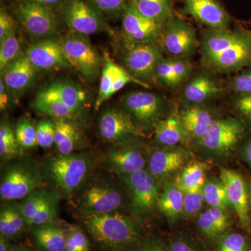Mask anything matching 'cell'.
Returning a JSON list of instances; mask_svg holds the SVG:
<instances>
[{
	"label": "cell",
	"mask_w": 251,
	"mask_h": 251,
	"mask_svg": "<svg viewBox=\"0 0 251 251\" xmlns=\"http://www.w3.org/2000/svg\"><path fill=\"white\" fill-rule=\"evenodd\" d=\"M232 85V89L239 93H251V69L236 77Z\"/></svg>",
	"instance_id": "cell-49"
},
{
	"label": "cell",
	"mask_w": 251,
	"mask_h": 251,
	"mask_svg": "<svg viewBox=\"0 0 251 251\" xmlns=\"http://www.w3.org/2000/svg\"><path fill=\"white\" fill-rule=\"evenodd\" d=\"M34 108L38 112L55 120H72L76 112L64 105L52 94L42 90L36 96Z\"/></svg>",
	"instance_id": "cell-30"
},
{
	"label": "cell",
	"mask_w": 251,
	"mask_h": 251,
	"mask_svg": "<svg viewBox=\"0 0 251 251\" xmlns=\"http://www.w3.org/2000/svg\"><path fill=\"white\" fill-rule=\"evenodd\" d=\"M187 155L179 148L154 151L149 158V172L155 178H161L174 173L184 167Z\"/></svg>",
	"instance_id": "cell-22"
},
{
	"label": "cell",
	"mask_w": 251,
	"mask_h": 251,
	"mask_svg": "<svg viewBox=\"0 0 251 251\" xmlns=\"http://www.w3.org/2000/svg\"><path fill=\"white\" fill-rule=\"evenodd\" d=\"M140 128L129 114L116 109L106 110L99 121L100 135L108 143L124 144L135 137L143 136Z\"/></svg>",
	"instance_id": "cell-12"
},
{
	"label": "cell",
	"mask_w": 251,
	"mask_h": 251,
	"mask_svg": "<svg viewBox=\"0 0 251 251\" xmlns=\"http://www.w3.org/2000/svg\"><path fill=\"white\" fill-rule=\"evenodd\" d=\"M44 90L58 98L76 113L82 110L87 100L85 91L78 85L67 81L53 82Z\"/></svg>",
	"instance_id": "cell-27"
},
{
	"label": "cell",
	"mask_w": 251,
	"mask_h": 251,
	"mask_svg": "<svg viewBox=\"0 0 251 251\" xmlns=\"http://www.w3.org/2000/svg\"><path fill=\"white\" fill-rule=\"evenodd\" d=\"M129 83L138 84L145 88L150 87L148 84L138 80L128 71L114 62L110 57H105L100 76L98 97L94 105L95 110L98 111L102 104Z\"/></svg>",
	"instance_id": "cell-15"
},
{
	"label": "cell",
	"mask_w": 251,
	"mask_h": 251,
	"mask_svg": "<svg viewBox=\"0 0 251 251\" xmlns=\"http://www.w3.org/2000/svg\"><path fill=\"white\" fill-rule=\"evenodd\" d=\"M247 35L229 30L214 31L209 29L203 34L201 42L202 60L229 49L242 41Z\"/></svg>",
	"instance_id": "cell-23"
},
{
	"label": "cell",
	"mask_w": 251,
	"mask_h": 251,
	"mask_svg": "<svg viewBox=\"0 0 251 251\" xmlns=\"http://www.w3.org/2000/svg\"><path fill=\"white\" fill-rule=\"evenodd\" d=\"M92 168L91 157L86 153H58L46 160L43 173L55 189L70 196L85 182Z\"/></svg>",
	"instance_id": "cell-2"
},
{
	"label": "cell",
	"mask_w": 251,
	"mask_h": 251,
	"mask_svg": "<svg viewBox=\"0 0 251 251\" xmlns=\"http://www.w3.org/2000/svg\"><path fill=\"white\" fill-rule=\"evenodd\" d=\"M16 15L23 27L31 36L45 38L55 34V18L49 6L24 0L18 5Z\"/></svg>",
	"instance_id": "cell-10"
},
{
	"label": "cell",
	"mask_w": 251,
	"mask_h": 251,
	"mask_svg": "<svg viewBox=\"0 0 251 251\" xmlns=\"http://www.w3.org/2000/svg\"><path fill=\"white\" fill-rule=\"evenodd\" d=\"M21 148L11 126L8 122H1L0 126V156L1 159L9 161L21 156Z\"/></svg>",
	"instance_id": "cell-36"
},
{
	"label": "cell",
	"mask_w": 251,
	"mask_h": 251,
	"mask_svg": "<svg viewBox=\"0 0 251 251\" xmlns=\"http://www.w3.org/2000/svg\"><path fill=\"white\" fill-rule=\"evenodd\" d=\"M169 251H196L187 243L183 241H176L172 244Z\"/></svg>",
	"instance_id": "cell-53"
},
{
	"label": "cell",
	"mask_w": 251,
	"mask_h": 251,
	"mask_svg": "<svg viewBox=\"0 0 251 251\" xmlns=\"http://www.w3.org/2000/svg\"><path fill=\"white\" fill-rule=\"evenodd\" d=\"M206 163L194 162L184 167L178 175L175 184L186 192H194L202 189L205 184Z\"/></svg>",
	"instance_id": "cell-35"
},
{
	"label": "cell",
	"mask_w": 251,
	"mask_h": 251,
	"mask_svg": "<svg viewBox=\"0 0 251 251\" xmlns=\"http://www.w3.org/2000/svg\"><path fill=\"white\" fill-rule=\"evenodd\" d=\"M184 191L175 183H168L158 197L157 206L171 221L176 220L184 210Z\"/></svg>",
	"instance_id": "cell-31"
},
{
	"label": "cell",
	"mask_w": 251,
	"mask_h": 251,
	"mask_svg": "<svg viewBox=\"0 0 251 251\" xmlns=\"http://www.w3.org/2000/svg\"><path fill=\"white\" fill-rule=\"evenodd\" d=\"M138 251H163L161 247L153 242H149L144 244Z\"/></svg>",
	"instance_id": "cell-54"
},
{
	"label": "cell",
	"mask_w": 251,
	"mask_h": 251,
	"mask_svg": "<svg viewBox=\"0 0 251 251\" xmlns=\"http://www.w3.org/2000/svg\"><path fill=\"white\" fill-rule=\"evenodd\" d=\"M9 238L0 234V251H9L10 247Z\"/></svg>",
	"instance_id": "cell-55"
},
{
	"label": "cell",
	"mask_w": 251,
	"mask_h": 251,
	"mask_svg": "<svg viewBox=\"0 0 251 251\" xmlns=\"http://www.w3.org/2000/svg\"><path fill=\"white\" fill-rule=\"evenodd\" d=\"M62 14L69 29L81 35H92L106 28L97 10L82 0H69L63 6Z\"/></svg>",
	"instance_id": "cell-9"
},
{
	"label": "cell",
	"mask_w": 251,
	"mask_h": 251,
	"mask_svg": "<svg viewBox=\"0 0 251 251\" xmlns=\"http://www.w3.org/2000/svg\"><path fill=\"white\" fill-rule=\"evenodd\" d=\"M172 61L175 80L176 85H178L189 76L192 70V65L184 57H175L172 58Z\"/></svg>",
	"instance_id": "cell-48"
},
{
	"label": "cell",
	"mask_w": 251,
	"mask_h": 251,
	"mask_svg": "<svg viewBox=\"0 0 251 251\" xmlns=\"http://www.w3.org/2000/svg\"><path fill=\"white\" fill-rule=\"evenodd\" d=\"M55 126L54 145L60 154L75 153L82 148V133L72 120H54Z\"/></svg>",
	"instance_id": "cell-24"
},
{
	"label": "cell",
	"mask_w": 251,
	"mask_h": 251,
	"mask_svg": "<svg viewBox=\"0 0 251 251\" xmlns=\"http://www.w3.org/2000/svg\"><path fill=\"white\" fill-rule=\"evenodd\" d=\"M161 38L165 50L175 57H186L197 49L196 29L191 23L175 14L167 20Z\"/></svg>",
	"instance_id": "cell-5"
},
{
	"label": "cell",
	"mask_w": 251,
	"mask_h": 251,
	"mask_svg": "<svg viewBox=\"0 0 251 251\" xmlns=\"http://www.w3.org/2000/svg\"><path fill=\"white\" fill-rule=\"evenodd\" d=\"M156 77L167 87H175L177 86L175 80L172 58L167 59L163 57L160 59L157 64Z\"/></svg>",
	"instance_id": "cell-44"
},
{
	"label": "cell",
	"mask_w": 251,
	"mask_h": 251,
	"mask_svg": "<svg viewBox=\"0 0 251 251\" xmlns=\"http://www.w3.org/2000/svg\"><path fill=\"white\" fill-rule=\"evenodd\" d=\"M49 193L50 191L46 190L36 189L24 198V201L21 203V206L27 226L31 227L34 218L41 206L45 202Z\"/></svg>",
	"instance_id": "cell-40"
},
{
	"label": "cell",
	"mask_w": 251,
	"mask_h": 251,
	"mask_svg": "<svg viewBox=\"0 0 251 251\" xmlns=\"http://www.w3.org/2000/svg\"><path fill=\"white\" fill-rule=\"evenodd\" d=\"M58 195L50 191L49 196L38 211L31 227L53 224L58 215Z\"/></svg>",
	"instance_id": "cell-38"
},
{
	"label": "cell",
	"mask_w": 251,
	"mask_h": 251,
	"mask_svg": "<svg viewBox=\"0 0 251 251\" xmlns=\"http://www.w3.org/2000/svg\"><path fill=\"white\" fill-rule=\"evenodd\" d=\"M222 91L214 80L205 76H198L190 81L184 89V97L195 104L204 103Z\"/></svg>",
	"instance_id": "cell-33"
},
{
	"label": "cell",
	"mask_w": 251,
	"mask_h": 251,
	"mask_svg": "<svg viewBox=\"0 0 251 251\" xmlns=\"http://www.w3.org/2000/svg\"><path fill=\"white\" fill-rule=\"evenodd\" d=\"M198 224L203 233L209 237H216L229 227V219L226 210L211 206L201 214Z\"/></svg>",
	"instance_id": "cell-34"
},
{
	"label": "cell",
	"mask_w": 251,
	"mask_h": 251,
	"mask_svg": "<svg viewBox=\"0 0 251 251\" xmlns=\"http://www.w3.org/2000/svg\"><path fill=\"white\" fill-rule=\"evenodd\" d=\"M205 67L219 72H231L251 64V37L246 36L237 44L202 60Z\"/></svg>",
	"instance_id": "cell-18"
},
{
	"label": "cell",
	"mask_w": 251,
	"mask_h": 251,
	"mask_svg": "<svg viewBox=\"0 0 251 251\" xmlns=\"http://www.w3.org/2000/svg\"><path fill=\"white\" fill-rule=\"evenodd\" d=\"M124 62L128 72L145 83L156 77L157 64L163 57L154 44H135L126 41Z\"/></svg>",
	"instance_id": "cell-7"
},
{
	"label": "cell",
	"mask_w": 251,
	"mask_h": 251,
	"mask_svg": "<svg viewBox=\"0 0 251 251\" xmlns=\"http://www.w3.org/2000/svg\"><path fill=\"white\" fill-rule=\"evenodd\" d=\"M181 123L187 136L201 140L212 125V114L201 106L190 107L181 112Z\"/></svg>",
	"instance_id": "cell-25"
},
{
	"label": "cell",
	"mask_w": 251,
	"mask_h": 251,
	"mask_svg": "<svg viewBox=\"0 0 251 251\" xmlns=\"http://www.w3.org/2000/svg\"><path fill=\"white\" fill-rule=\"evenodd\" d=\"M84 224L95 242L109 251L127 250L141 237L138 222L118 212L85 215Z\"/></svg>",
	"instance_id": "cell-1"
},
{
	"label": "cell",
	"mask_w": 251,
	"mask_h": 251,
	"mask_svg": "<svg viewBox=\"0 0 251 251\" xmlns=\"http://www.w3.org/2000/svg\"><path fill=\"white\" fill-rule=\"evenodd\" d=\"M26 56L38 71L59 70L70 67L62 44L51 39H42L29 46Z\"/></svg>",
	"instance_id": "cell-17"
},
{
	"label": "cell",
	"mask_w": 251,
	"mask_h": 251,
	"mask_svg": "<svg viewBox=\"0 0 251 251\" xmlns=\"http://www.w3.org/2000/svg\"><path fill=\"white\" fill-rule=\"evenodd\" d=\"M9 251H25L23 250L22 248L18 247H11Z\"/></svg>",
	"instance_id": "cell-58"
},
{
	"label": "cell",
	"mask_w": 251,
	"mask_h": 251,
	"mask_svg": "<svg viewBox=\"0 0 251 251\" xmlns=\"http://www.w3.org/2000/svg\"><path fill=\"white\" fill-rule=\"evenodd\" d=\"M204 197L202 189L194 192L184 193L183 214L187 216L195 215L202 209Z\"/></svg>",
	"instance_id": "cell-45"
},
{
	"label": "cell",
	"mask_w": 251,
	"mask_h": 251,
	"mask_svg": "<svg viewBox=\"0 0 251 251\" xmlns=\"http://www.w3.org/2000/svg\"><path fill=\"white\" fill-rule=\"evenodd\" d=\"M154 128L156 141L167 146H175L182 143L187 137L181 119L177 115H170L166 119L159 120Z\"/></svg>",
	"instance_id": "cell-29"
},
{
	"label": "cell",
	"mask_w": 251,
	"mask_h": 251,
	"mask_svg": "<svg viewBox=\"0 0 251 251\" xmlns=\"http://www.w3.org/2000/svg\"><path fill=\"white\" fill-rule=\"evenodd\" d=\"M131 194V211L135 216L150 212L158 202V192L156 178L146 170L120 176Z\"/></svg>",
	"instance_id": "cell-8"
},
{
	"label": "cell",
	"mask_w": 251,
	"mask_h": 251,
	"mask_svg": "<svg viewBox=\"0 0 251 251\" xmlns=\"http://www.w3.org/2000/svg\"><path fill=\"white\" fill-rule=\"evenodd\" d=\"M37 71L25 54L3 70L1 77L10 91L20 92L34 83Z\"/></svg>",
	"instance_id": "cell-21"
},
{
	"label": "cell",
	"mask_w": 251,
	"mask_h": 251,
	"mask_svg": "<svg viewBox=\"0 0 251 251\" xmlns=\"http://www.w3.org/2000/svg\"><path fill=\"white\" fill-rule=\"evenodd\" d=\"M247 242L245 237L239 233L226 236L220 245L219 251H246Z\"/></svg>",
	"instance_id": "cell-46"
},
{
	"label": "cell",
	"mask_w": 251,
	"mask_h": 251,
	"mask_svg": "<svg viewBox=\"0 0 251 251\" xmlns=\"http://www.w3.org/2000/svg\"><path fill=\"white\" fill-rule=\"evenodd\" d=\"M202 192L205 202L213 207L227 211L231 206L227 191L221 180H207L203 186Z\"/></svg>",
	"instance_id": "cell-37"
},
{
	"label": "cell",
	"mask_w": 251,
	"mask_h": 251,
	"mask_svg": "<svg viewBox=\"0 0 251 251\" xmlns=\"http://www.w3.org/2000/svg\"><path fill=\"white\" fill-rule=\"evenodd\" d=\"M95 7L105 14H116L125 11L130 0H90Z\"/></svg>",
	"instance_id": "cell-47"
},
{
	"label": "cell",
	"mask_w": 251,
	"mask_h": 251,
	"mask_svg": "<svg viewBox=\"0 0 251 251\" xmlns=\"http://www.w3.org/2000/svg\"><path fill=\"white\" fill-rule=\"evenodd\" d=\"M9 91L2 77H1V79H0V109H1V111H4L9 106Z\"/></svg>",
	"instance_id": "cell-52"
},
{
	"label": "cell",
	"mask_w": 251,
	"mask_h": 251,
	"mask_svg": "<svg viewBox=\"0 0 251 251\" xmlns=\"http://www.w3.org/2000/svg\"></svg>",
	"instance_id": "cell-60"
},
{
	"label": "cell",
	"mask_w": 251,
	"mask_h": 251,
	"mask_svg": "<svg viewBox=\"0 0 251 251\" xmlns=\"http://www.w3.org/2000/svg\"><path fill=\"white\" fill-rule=\"evenodd\" d=\"M109 167L120 176L143 171L146 166L145 150L137 145H121L108 151L106 156Z\"/></svg>",
	"instance_id": "cell-20"
},
{
	"label": "cell",
	"mask_w": 251,
	"mask_h": 251,
	"mask_svg": "<svg viewBox=\"0 0 251 251\" xmlns=\"http://www.w3.org/2000/svg\"><path fill=\"white\" fill-rule=\"evenodd\" d=\"M121 191L107 182H95L84 189L80 207L85 215H102L117 212L123 205Z\"/></svg>",
	"instance_id": "cell-6"
},
{
	"label": "cell",
	"mask_w": 251,
	"mask_h": 251,
	"mask_svg": "<svg viewBox=\"0 0 251 251\" xmlns=\"http://www.w3.org/2000/svg\"><path fill=\"white\" fill-rule=\"evenodd\" d=\"M25 1H33V2L38 3V4L49 6V5L56 4L61 0H25Z\"/></svg>",
	"instance_id": "cell-56"
},
{
	"label": "cell",
	"mask_w": 251,
	"mask_h": 251,
	"mask_svg": "<svg viewBox=\"0 0 251 251\" xmlns=\"http://www.w3.org/2000/svg\"><path fill=\"white\" fill-rule=\"evenodd\" d=\"M38 145L44 149L50 148L54 145L55 126L54 121L41 120L36 126Z\"/></svg>",
	"instance_id": "cell-43"
},
{
	"label": "cell",
	"mask_w": 251,
	"mask_h": 251,
	"mask_svg": "<svg viewBox=\"0 0 251 251\" xmlns=\"http://www.w3.org/2000/svg\"><path fill=\"white\" fill-rule=\"evenodd\" d=\"M0 210V234L11 239L17 237L27 226L21 203L16 201H6Z\"/></svg>",
	"instance_id": "cell-26"
},
{
	"label": "cell",
	"mask_w": 251,
	"mask_h": 251,
	"mask_svg": "<svg viewBox=\"0 0 251 251\" xmlns=\"http://www.w3.org/2000/svg\"><path fill=\"white\" fill-rule=\"evenodd\" d=\"M85 36L74 33L61 44L70 66L75 68L86 80H92L98 75L101 62L99 54Z\"/></svg>",
	"instance_id": "cell-4"
},
{
	"label": "cell",
	"mask_w": 251,
	"mask_h": 251,
	"mask_svg": "<svg viewBox=\"0 0 251 251\" xmlns=\"http://www.w3.org/2000/svg\"></svg>",
	"instance_id": "cell-61"
},
{
	"label": "cell",
	"mask_w": 251,
	"mask_h": 251,
	"mask_svg": "<svg viewBox=\"0 0 251 251\" xmlns=\"http://www.w3.org/2000/svg\"><path fill=\"white\" fill-rule=\"evenodd\" d=\"M130 2L140 14L162 25L174 14V0H130Z\"/></svg>",
	"instance_id": "cell-32"
},
{
	"label": "cell",
	"mask_w": 251,
	"mask_h": 251,
	"mask_svg": "<svg viewBox=\"0 0 251 251\" xmlns=\"http://www.w3.org/2000/svg\"><path fill=\"white\" fill-rule=\"evenodd\" d=\"M65 251H90V242L78 226H72L67 232Z\"/></svg>",
	"instance_id": "cell-42"
},
{
	"label": "cell",
	"mask_w": 251,
	"mask_h": 251,
	"mask_svg": "<svg viewBox=\"0 0 251 251\" xmlns=\"http://www.w3.org/2000/svg\"><path fill=\"white\" fill-rule=\"evenodd\" d=\"M244 132V126L235 119H221L214 120L205 135L200 140L206 150L223 154L235 148Z\"/></svg>",
	"instance_id": "cell-11"
},
{
	"label": "cell",
	"mask_w": 251,
	"mask_h": 251,
	"mask_svg": "<svg viewBox=\"0 0 251 251\" xmlns=\"http://www.w3.org/2000/svg\"><path fill=\"white\" fill-rule=\"evenodd\" d=\"M15 134L21 148H32L38 145L36 127L27 118H22L18 122Z\"/></svg>",
	"instance_id": "cell-41"
},
{
	"label": "cell",
	"mask_w": 251,
	"mask_h": 251,
	"mask_svg": "<svg viewBox=\"0 0 251 251\" xmlns=\"http://www.w3.org/2000/svg\"><path fill=\"white\" fill-rule=\"evenodd\" d=\"M125 108L144 128L155 126L163 113V99L156 94L133 92L124 97Z\"/></svg>",
	"instance_id": "cell-14"
},
{
	"label": "cell",
	"mask_w": 251,
	"mask_h": 251,
	"mask_svg": "<svg viewBox=\"0 0 251 251\" xmlns=\"http://www.w3.org/2000/svg\"><path fill=\"white\" fill-rule=\"evenodd\" d=\"M236 106L241 113L251 120V93L244 94L238 99Z\"/></svg>",
	"instance_id": "cell-51"
},
{
	"label": "cell",
	"mask_w": 251,
	"mask_h": 251,
	"mask_svg": "<svg viewBox=\"0 0 251 251\" xmlns=\"http://www.w3.org/2000/svg\"><path fill=\"white\" fill-rule=\"evenodd\" d=\"M163 26L140 14L131 2L123 11L122 30L129 42L154 44L161 37Z\"/></svg>",
	"instance_id": "cell-13"
},
{
	"label": "cell",
	"mask_w": 251,
	"mask_h": 251,
	"mask_svg": "<svg viewBox=\"0 0 251 251\" xmlns=\"http://www.w3.org/2000/svg\"><path fill=\"white\" fill-rule=\"evenodd\" d=\"M249 204H250L251 209V193L250 199H249Z\"/></svg>",
	"instance_id": "cell-59"
},
{
	"label": "cell",
	"mask_w": 251,
	"mask_h": 251,
	"mask_svg": "<svg viewBox=\"0 0 251 251\" xmlns=\"http://www.w3.org/2000/svg\"><path fill=\"white\" fill-rule=\"evenodd\" d=\"M183 12L211 30H228L230 18L218 0H184Z\"/></svg>",
	"instance_id": "cell-16"
},
{
	"label": "cell",
	"mask_w": 251,
	"mask_h": 251,
	"mask_svg": "<svg viewBox=\"0 0 251 251\" xmlns=\"http://www.w3.org/2000/svg\"><path fill=\"white\" fill-rule=\"evenodd\" d=\"M42 172L35 162L19 159L6 166L1 174L0 196L4 201L24 199L38 189Z\"/></svg>",
	"instance_id": "cell-3"
},
{
	"label": "cell",
	"mask_w": 251,
	"mask_h": 251,
	"mask_svg": "<svg viewBox=\"0 0 251 251\" xmlns=\"http://www.w3.org/2000/svg\"><path fill=\"white\" fill-rule=\"evenodd\" d=\"M244 157H245L246 161L251 166V140L244 150Z\"/></svg>",
	"instance_id": "cell-57"
},
{
	"label": "cell",
	"mask_w": 251,
	"mask_h": 251,
	"mask_svg": "<svg viewBox=\"0 0 251 251\" xmlns=\"http://www.w3.org/2000/svg\"><path fill=\"white\" fill-rule=\"evenodd\" d=\"M221 180L226 187L231 206L244 227H249L251 224L249 216V198L247 184L242 175L231 170L222 169Z\"/></svg>",
	"instance_id": "cell-19"
},
{
	"label": "cell",
	"mask_w": 251,
	"mask_h": 251,
	"mask_svg": "<svg viewBox=\"0 0 251 251\" xmlns=\"http://www.w3.org/2000/svg\"><path fill=\"white\" fill-rule=\"evenodd\" d=\"M14 32L16 31L14 20L5 10L1 9L0 12V41Z\"/></svg>",
	"instance_id": "cell-50"
},
{
	"label": "cell",
	"mask_w": 251,
	"mask_h": 251,
	"mask_svg": "<svg viewBox=\"0 0 251 251\" xmlns=\"http://www.w3.org/2000/svg\"><path fill=\"white\" fill-rule=\"evenodd\" d=\"M31 232L36 244L46 251H65L67 232L52 224L34 226Z\"/></svg>",
	"instance_id": "cell-28"
},
{
	"label": "cell",
	"mask_w": 251,
	"mask_h": 251,
	"mask_svg": "<svg viewBox=\"0 0 251 251\" xmlns=\"http://www.w3.org/2000/svg\"><path fill=\"white\" fill-rule=\"evenodd\" d=\"M21 55V44L16 32L0 41V70L2 72Z\"/></svg>",
	"instance_id": "cell-39"
}]
</instances>
